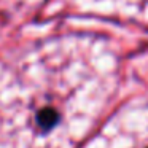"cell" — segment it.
<instances>
[{
	"label": "cell",
	"mask_w": 148,
	"mask_h": 148,
	"mask_svg": "<svg viewBox=\"0 0 148 148\" xmlns=\"http://www.w3.org/2000/svg\"><path fill=\"white\" fill-rule=\"evenodd\" d=\"M110 77L78 38L0 65V148H75L110 97Z\"/></svg>",
	"instance_id": "cell-1"
},
{
	"label": "cell",
	"mask_w": 148,
	"mask_h": 148,
	"mask_svg": "<svg viewBox=\"0 0 148 148\" xmlns=\"http://www.w3.org/2000/svg\"><path fill=\"white\" fill-rule=\"evenodd\" d=\"M88 148H148V97L121 107Z\"/></svg>",
	"instance_id": "cell-2"
},
{
	"label": "cell",
	"mask_w": 148,
	"mask_h": 148,
	"mask_svg": "<svg viewBox=\"0 0 148 148\" xmlns=\"http://www.w3.org/2000/svg\"><path fill=\"white\" fill-rule=\"evenodd\" d=\"M94 2H107L110 7L116 10L126 11L131 16H148V0H94Z\"/></svg>",
	"instance_id": "cell-3"
},
{
	"label": "cell",
	"mask_w": 148,
	"mask_h": 148,
	"mask_svg": "<svg viewBox=\"0 0 148 148\" xmlns=\"http://www.w3.org/2000/svg\"><path fill=\"white\" fill-rule=\"evenodd\" d=\"M38 0H0V10L2 11H16L19 8L29 7Z\"/></svg>",
	"instance_id": "cell-4"
}]
</instances>
